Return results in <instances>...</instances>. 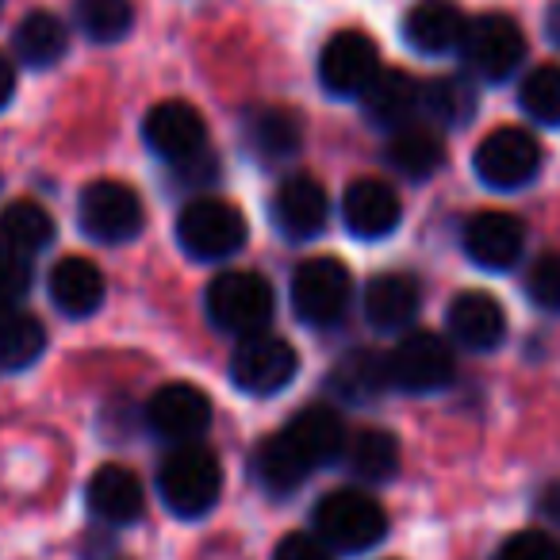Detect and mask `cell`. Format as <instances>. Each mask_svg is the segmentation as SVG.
<instances>
[{
	"instance_id": "obj_1",
	"label": "cell",
	"mask_w": 560,
	"mask_h": 560,
	"mask_svg": "<svg viewBox=\"0 0 560 560\" xmlns=\"http://www.w3.org/2000/svg\"><path fill=\"white\" fill-rule=\"evenodd\" d=\"M158 491L177 518H203L219 503L223 468H219L215 453L203 445H177L158 468Z\"/></svg>"
},
{
	"instance_id": "obj_2",
	"label": "cell",
	"mask_w": 560,
	"mask_h": 560,
	"mask_svg": "<svg viewBox=\"0 0 560 560\" xmlns=\"http://www.w3.org/2000/svg\"><path fill=\"white\" fill-rule=\"evenodd\" d=\"M315 529L327 549L369 552L388 537V514L373 495L358 488H338L315 506Z\"/></svg>"
},
{
	"instance_id": "obj_3",
	"label": "cell",
	"mask_w": 560,
	"mask_h": 560,
	"mask_svg": "<svg viewBox=\"0 0 560 560\" xmlns=\"http://www.w3.org/2000/svg\"><path fill=\"white\" fill-rule=\"evenodd\" d=\"M272 312H277L272 284L254 269H226L208 284V319L223 335H261Z\"/></svg>"
},
{
	"instance_id": "obj_4",
	"label": "cell",
	"mask_w": 560,
	"mask_h": 560,
	"mask_svg": "<svg viewBox=\"0 0 560 560\" xmlns=\"http://www.w3.org/2000/svg\"><path fill=\"white\" fill-rule=\"evenodd\" d=\"M177 242L196 261H226L246 246V219L226 200H192L177 215Z\"/></svg>"
},
{
	"instance_id": "obj_5",
	"label": "cell",
	"mask_w": 560,
	"mask_h": 560,
	"mask_svg": "<svg viewBox=\"0 0 560 560\" xmlns=\"http://www.w3.org/2000/svg\"><path fill=\"white\" fill-rule=\"evenodd\" d=\"M78 223L93 242L104 246H119L131 242L147 223L142 200L131 185L124 180H93L78 200Z\"/></svg>"
},
{
	"instance_id": "obj_6",
	"label": "cell",
	"mask_w": 560,
	"mask_h": 560,
	"mask_svg": "<svg viewBox=\"0 0 560 560\" xmlns=\"http://www.w3.org/2000/svg\"><path fill=\"white\" fill-rule=\"evenodd\" d=\"M353 277L338 257H312L292 277V307L307 327H335L350 312Z\"/></svg>"
},
{
	"instance_id": "obj_7",
	"label": "cell",
	"mask_w": 560,
	"mask_h": 560,
	"mask_svg": "<svg viewBox=\"0 0 560 560\" xmlns=\"http://www.w3.org/2000/svg\"><path fill=\"white\" fill-rule=\"evenodd\" d=\"M460 55L465 66L483 81H503L518 70V62L526 58V35L503 12H488V16L468 20L465 39H460Z\"/></svg>"
},
{
	"instance_id": "obj_8",
	"label": "cell",
	"mask_w": 560,
	"mask_h": 560,
	"mask_svg": "<svg viewBox=\"0 0 560 560\" xmlns=\"http://www.w3.org/2000/svg\"><path fill=\"white\" fill-rule=\"evenodd\" d=\"M457 361H453V346L434 330H411L399 338V346L388 353V376L392 388L411 392V396H427L453 381Z\"/></svg>"
},
{
	"instance_id": "obj_9",
	"label": "cell",
	"mask_w": 560,
	"mask_h": 560,
	"mask_svg": "<svg viewBox=\"0 0 560 560\" xmlns=\"http://www.w3.org/2000/svg\"><path fill=\"white\" fill-rule=\"evenodd\" d=\"M300 369V353L292 342L277 335H249L234 346L231 358V381L246 396H277L280 388H289L292 376Z\"/></svg>"
},
{
	"instance_id": "obj_10",
	"label": "cell",
	"mask_w": 560,
	"mask_h": 560,
	"mask_svg": "<svg viewBox=\"0 0 560 560\" xmlns=\"http://www.w3.org/2000/svg\"><path fill=\"white\" fill-rule=\"evenodd\" d=\"M472 170L488 188H522L541 173V142L522 127H499L476 147Z\"/></svg>"
},
{
	"instance_id": "obj_11",
	"label": "cell",
	"mask_w": 560,
	"mask_h": 560,
	"mask_svg": "<svg viewBox=\"0 0 560 560\" xmlns=\"http://www.w3.org/2000/svg\"><path fill=\"white\" fill-rule=\"evenodd\" d=\"M142 135H147V147L158 158H165L173 170L208 154V124H203V116L188 101L154 104L147 112V119H142Z\"/></svg>"
},
{
	"instance_id": "obj_12",
	"label": "cell",
	"mask_w": 560,
	"mask_h": 560,
	"mask_svg": "<svg viewBox=\"0 0 560 560\" xmlns=\"http://www.w3.org/2000/svg\"><path fill=\"white\" fill-rule=\"evenodd\" d=\"M381 73V50L365 32H335L319 50V81L335 96H361Z\"/></svg>"
},
{
	"instance_id": "obj_13",
	"label": "cell",
	"mask_w": 560,
	"mask_h": 560,
	"mask_svg": "<svg viewBox=\"0 0 560 560\" xmlns=\"http://www.w3.org/2000/svg\"><path fill=\"white\" fill-rule=\"evenodd\" d=\"M147 427L154 430L162 442L173 445H192L203 430L211 427V404L196 384H165L150 396L147 404Z\"/></svg>"
},
{
	"instance_id": "obj_14",
	"label": "cell",
	"mask_w": 560,
	"mask_h": 560,
	"mask_svg": "<svg viewBox=\"0 0 560 560\" xmlns=\"http://www.w3.org/2000/svg\"><path fill=\"white\" fill-rule=\"evenodd\" d=\"M342 219H346V231L350 234H358V238H365V242H376V238H388V234L399 226L404 203H399L396 188H392L388 180L361 177L346 188Z\"/></svg>"
},
{
	"instance_id": "obj_15",
	"label": "cell",
	"mask_w": 560,
	"mask_h": 560,
	"mask_svg": "<svg viewBox=\"0 0 560 560\" xmlns=\"http://www.w3.org/2000/svg\"><path fill=\"white\" fill-rule=\"evenodd\" d=\"M272 226L292 242L315 238L327 226V188L307 173L289 177L272 196Z\"/></svg>"
},
{
	"instance_id": "obj_16",
	"label": "cell",
	"mask_w": 560,
	"mask_h": 560,
	"mask_svg": "<svg viewBox=\"0 0 560 560\" xmlns=\"http://www.w3.org/2000/svg\"><path fill=\"white\" fill-rule=\"evenodd\" d=\"M526 249V226L511 211H480L465 223V254L483 269H511Z\"/></svg>"
},
{
	"instance_id": "obj_17",
	"label": "cell",
	"mask_w": 560,
	"mask_h": 560,
	"mask_svg": "<svg viewBox=\"0 0 560 560\" xmlns=\"http://www.w3.org/2000/svg\"><path fill=\"white\" fill-rule=\"evenodd\" d=\"M284 438L296 445V453L307 460L312 468H323V465H335L338 457L346 453V422L335 407L327 404H312L296 415V419L284 427Z\"/></svg>"
},
{
	"instance_id": "obj_18",
	"label": "cell",
	"mask_w": 560,
	"mask_h": 560,
	"mask_svg": "<svg viewBox=\"0 0 560 560\" xmlns=\"http://www.w3.org/2000/svg\"><path fill=\"white\" fill-rule=\"evenodd\" d=\"M89 511L96 514L108 526H131L135 518L147 506V491H142V480L124 465H101L89 480Z\"/></svg>"
},
{
	"instance_id": "obj_19",
	"label": "cell",
	"mask_w": 560,
	"mask_h": 560,
	"mask_svg": "<svg viewBox=\"0 0 560 560\" xmlns=\"http://www.w3.org/2000/svg\"><path fill=\"white\" fill-rule=\"evenodd\" d=\"M422 292L407 272H381V277L369 280L365 289V319L381 335H396L407 330L419 315Z\"/></svg>"
},
{
	"instance_id": "obj_20",
	"label": "cell",
	"mask_w": 560,
	"mask_h": 560,
	"mask_svg": "<svg viewBox=\"0 0 560 560\" xmlns=\"http://www.w3.org/2000/svg\"><path fill=\"white\" fill-rule=\"evenodd\" d=\"M468 20L460 16V9L453 0H419L404 20V35L419 55H450L465 39Z\"/></svg>"
},
{
	"instance_id": "obj_21",
	"label": "cell",
	"mask_w": 560,
	"mask_h": 560,
	"mask_svg": "<svg viewBox=\"0 0 560 560\" xmlns=\"http://www.w3.org/2000/svg\"><path fill=\"white\" fill-rule=\"evenodd\" d=\"M365 116L376 127H411L415 116H422V85L404 70H381L373 85L361 93Z\"/></svg>"
},
{
	"instance_id": "obj_22",
	"label": "cell",
	"mask_w": 560,
	"mask_h": 560,
	"mask_svg": "<svg viewBox=\"0 0 560 560\" xmlns=\"http://www.w3.org/2000/svg\"><path fill=\"white\" fill-rule=\"evenodd\" d=\"M50 300L70 319H85L104 304V272L89 257H62L50 269Z\"/></svg>"
},
{
	"instance_id": "obj_23",
	"label": "cell",
	"mask_w": 560,
	"mask_h": 560,
	"mask_svg": "<svg viewBox=\"0 0 560 560\" xmlns=\"http://www.w3.org/2000/svg\"><path fill=\"white\" fill-rule=\"evenodd\" d=\"M450 335L468 350H495L506 335V315L488 292H460L450 304Z\"/></svg>"
},
{
	"instance_id": "obj_24",
	"label": "cell",
	"mask_w": 560,
	"mask_h": 560,
	"mask_svg": "<svg viewBox=\"0 0 560 560\" xmlns=\"http://www.w3.org/2000/svg\"><path fill=\"white\" fill-rule=\"evenodd\" d=\"M55 242V219L43 203L35 200H12L0 211V249L32 261L35 254Z\"/></svg>"
},
{
	"instance_id": "obj_25",
	"label": "cell",
	"mask_w": 560,
	"mask_h": 560,
	"mask_svg": "<svg viewBox=\"0 0 560 560\" xmlns=\"http://www.w3.org/2000/svg\"><path fill=\"white\" fill-rule=\"evenodd\" d=\"M16 58L32 70H47V66L62 62L66 47H70V27L55 16V12H27L20 20L16 35H12Z\"/></svg>"
},
{
	"instance_id": "obj_26",
	"label": "cell",
	"mask_w": 560,
	"mask_h": 560,
	"mask_svg": "<svg viewBox=\"0 0 560 560\" xmlns=\"http://www.w3.org/2000/svg\"><path fill=\"white\" fill-rule=\"evenodd\" d=\"M246 142L261 162H289L304 147V127L292 112L261 108L246 119Z\"/></svg>"
},
{
	"instance_id": "obj_27",
	"label": "cell",
	"mask_w": 560,
	"mask_h": 560,
	"mask_svg": "<svg viewBox=\"0 0 560 560\" xmlns=\"http://www.w3.org/2000/svg\"><path fill=\"white\" fill-rule=\"evenodd\" d=\"M254 472H257V483H261L269 495H289V491H296L300 483L312 476V465L300 457L296 445L280 430V434L265 438V442L257 445Z\"/></svg>"
},
{
	"instance_id": "obj_28",
	"label": "cell",
	"mask_w": 560,
	"mask_h": 560,
	"mask_svg": "<svg viewBox=\"0 0 560 560\" xmlns=\"http://www.w3.org/2000/svg\"><path fill=\"white\" fill-rule=\"evenodd\" d=\"M330 388L342 399H353V404H369V399L384 396L392 388L388 358H381L376 350L346 353L335 365V373H330Z\"/></svg>"
},
{
	"instance_id": "obj_29",
	"label": "cell",
	"mask_w": 560,
	"mask_h": 560,
	"mask_svg": "<svg viewBox=\"0 0 560 560\" xmlns=\"http://www.w3.org/2000/svg\"><path fill=\"white\" fill-rule=\"evenodd\" d=\"M384 158H388L392 170L404 173V177L427 180L430 173L442 165L445 150H442V142H438L434 131L411 124V127H399V131L392 135L388 147H384Z\"/></svg>"
},
{
	"instance_id": "obj_30",
	"label": "cell",
	"mask_w": 560,
	"mask_h": 560,
	"mask_svg": "<svg viewBox=\"0 0 560 560\" xmlns=\"http://www.w3.org/2000/svg\"><path fill=\"white\" fill-rule=\"evenodd\" d=\"M346 460H350L353 476H361V480L369 483H384L396 476L399 468V442L396 434H388V430H358V434L346 442Z\"/></svg>"
},
{
	"instance_id": "obj_31",
	"label": "cell",
	"mask_w": 560,
	"mask_h": 560,
	"mask_svg": "<svg viewBox=\"0 0 560 560\" xmlns=\"http://www.w3.org/2000/svg\"><path fill=\"white\" fill-rule=\"evenodd\" d=\"M47 350V330L35 315L9 312L0 319V369L20 373V369L35 365Z\"/></svg>"
},
{
	"instance_id": "obj_32",
	"label": "cell",
	"mask_w": 560,
	"mask_h": 560,
	"mask_svg": "<svg viewBox=\"0 0 560 560\" xmlns=\"http://www.w3.org/2000/svg\"><path fill=\"white\" fill-rule=\"evenodd\" d=\"M422 116L442 127H460L476 116V89L468 78H438L422 85Z\"/></svg>"
},
{
	"instance_id": "obj_33",
	"label": "cell",
	"mask_w": 560,
	"mask_h": 560,
	"mask_svg": "<svg viewBox=\"0 0 560 560\" xmlns=\"http://www.w3.org/2000/svg\"><path fill=\"white\" fill-rule=\"evenodd\" d=\"M135 24L131 0H78V27L93 43H119Z\"/></svg>"
},
{
	"instance_id": "obj_34",
	"label": "cell",
	"mask_w": 560,
	"mask_h": 560,
	"mask_svg": "<svg viewBox=\"0 0 560 560\" xmlns=\"http://www.w3.org/2000/svg\"><path fill=\"white\" fill-rule=\"evenodd\" d=\"M518 104L534 124L560 127V66H537L518 89Z\"/></svg>"
},
{
	"instance_id": "obj_35",
	"label": "cell",
	"mask_w": 560,
	"mask_h": 560,
	"mask_svg": "<svg viewBox=\"0 0 560 560\" xmlns=\"http://www.w3.org/2000/svg\"><path fill=\"white\" fill-rule=\"evenodd\" d=\"M526 296L534 300L541 312L560 315V254L537 257L526 277Z\"/></svg>"
},
{
	"instance_id": "obj_36",
	"label": "cell",
	"mask_w": 560,
	"mask_h": 560,
	"mask_svg": "<svg viewBox=\"0 0 560 560\" xmlns=\"http://www.w3.org/2000/svg\"><path fill=\"white\" fill-rule=\"evenodd\" d=\"M27 289H32V261L0 249V319L16 312V304L24 300Z\"/></svg>"
},
{
	"instance_id": "obj_37",
	"label": "cell",
	"mask_w": 560,
	"mask_h": 560,
	"mask_svg": "<svg viewBox=\"0 0 560 560\" xmlns=\"http://www.w3.org/2000/svg\"><path fill=\"white\" fill-rule=\"evenodd\" d=\"M495 560H560V541L545 529H518L499 545Z\"/></svg>"
},
{
	"instance_id": "obj_38",
	"label": "cell",
	"mask_w": 560,
	"mask_h": 560,
	"mask_svg": "<svg viewBox=\"0 0 560 560\" xmlns=\"http://www.w3.org/2000/svg\"><path fill=\"white\" fill-rule=\"evenodd\" d=\"M272 560H335V557H330V549L319 541V534H289L277 541Z\"/></svg>"
},
{
	"instance_id": "obj_39",
	"label": "cell",
	"mask_w": 560,
	"mask_h": 560,
	"mask_svg": "<svg viewBox=\"0 0 560 560\" xmlns=\"http://www.w3.org/2000/svg\"><path fill=\"white\" fill-rule=\"evenodd\" d=\"M12 96H16V66L0 55V112L9 108Z\"/></svg>"
},
{
	"instance_id": "obj_40",
	"label": "cell",
	"mask_w": 560,
	"mask_h": 560,
	"mask_svg": "<svg viewBox=\"0 0 560 560\" xmlns=\"http://www.w3.org/2000/svg\"><path fill=\"white\" fill-rule=\"evenodd\" d=\"M537 506H541L545 518L557 522V526H560V480H557V483H549V488L541 491V499H537Z\"/></svg>"
},
{
	"instance_id": "obj_41",
	"label": "cell",
	"mask_w": 560,
	"mask_h": 560,
	"mask_svg": "<svg viewBox=\"0 0 560 560\" xmlns=\"http://www.w3.org/2000/svg\"><path fill=\"white\" fill-rule=\"evenodd\" d=\"M545 32H549V39L560 47V0L549 9V20H545Z\"/></svg>"
},
{
	"instance_id": "obj_42",
	"label": "cell",
	"mask_w": 560,
	"mask_h": 560,
	"mask_svg": "<svg viewBox=\"0 0 560 560\" xmlns=\"http://www.w3.org/2000/svg\"><path fill=\"white\" fill-rule=\"evenodd\" d=\"M0 4H4V0H0Z\"/></svg>"
}]
</instances>
